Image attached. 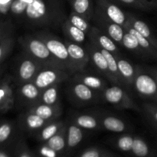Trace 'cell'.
Masks as SVG:
<instances>
[{"label": "cell", "mask_w": 157, "mask_h": 157, "mask_svg": "<svg viewBox=\"0 0 157 157\" xmlns=\"http://www.w3.org/2000/svg\"><path fill=\"white\" fill-rule=\"evenodd\" d=\"M117 61L118 70L120 75L124 81L127 90H133V81L136 75L137 65H133L127 59L124 58L121 55H115Z\"/></svg>", "instance_id": "15"}, {"label": "cell", "mask_w": 157, "mask_h": 157, "mask_svg": "<svg viewBox=\"0 0 157 157\" xmlns=\"http://www.w3.org/2000/svg\"><path fill=\"white\" fill-rule=\"evenodd\" d=\"M12 133V127L9 124H4L0 126V143L6 141Z\"/></svg>", "instance_id": "36"}, {"label": "cell", "mask_w": 157, "mask_h": 157, "mask_svg": "<svg viewBox=\"0 0 157 157\" xmlns=\"http://www.w3.org/2000/svg\"><path fill=\"white\" fill-rule=\"evenodd\" d=\"M50 122H52V121H48L46 120H44L38 115L31 113L29 111H27V113L24 114L22 120L25 128L28 131L33 132V133H38L46 124Z\"/></svg>", "instance_id": "25"}, {"label": "cell", "mask_w": 157, "mask_h": 157, "mask_svg": "<svg viewBox=\"0 0 157 157\" xmlns=\"http://www.w3.org/2000/svg\"><path fill=\"white\" fill-rule=\"evenodd\" d=\"M100 121L102 129L113 133H124L130 131L131 127L125 121L118 117L103 111H94Z\"/></svg>", "instance_id": "12"}, {"label": "cell", "mask_w": 157, "mask_h": 157, "mask_svg": "<svg viewBox=\"0 0 157 157\" xmlns=\"http://www.w3.org/2000/svg\"><path fill=\"white\" fill-rule=\"evenodd\" d=\"M84 138L83 129L75 124L71 120L66 121V142L68 148H75Z\"/></svg>", "instance_id": "21"}, {"label": "cell", "mask_w": 157, "mask_h": 157, "mask_svg": "<svg viewBox=\"0 0 157 157\" xmlns=\"http://www.w3.org/2000/svg\"><path fill=\"white\" fill-rule=\"evenodd\" d=\"M27 111L35 113L48 121H54L59 119L60 117L61 116L62 109H61V104L55 106L36 104L28 109Z\"/></svg>", "instance_id": "17"}, {"label": "cell", "mask_w": 157, "mask_h": 157, "mask_svg": "<svg viewBox=\"0 0 157 157\" xmlns=\"http://www.w3.org/2000/svg\"><path fill=\"white\" fill-rule=\"evenodd\" d=\"M2 55H3V47L0 46V59H1L2 57Z\"/></svg>", "instance_id": "43"}, {"label": "cell", "mask_w": 157, "mask_h": 157, "mask_svg": "<svg viewBox=\"0 0 157 157\" xmlns=\"http://www.w3.org/2000/svg\"><path fill=\"white\" fill-rule=\"evenodd\" d=\"M12 0H0V10L6 12L9 8V6L12 4Z\"/></svg>", "instance_id": "40"}, {"label": "cell", "mask_w": 157, "mask_h": 157, "mask_svg": "<svg viewBox=\"0 0 157 157\" xmlns=\"http://www.w3.org/2000/svg\"><path fill=\"white\" fill-rule=\"evenodd\" d=\"M131 151L135 156L138 157H145L149 153V147L144 140L140 137H134Z\"/></svg>", "instance_id": "31"}, {"label": "cell", "mask_w": 157, "mask_h": 157, "mask_svg": "<svg viewBox=\"0 0 157 157\" xmlns=\"http://www.w3.org/2000/svg\"><path fill=\"white\" fill-rule=\"evenodd\" d=\"M96 8L110 21L124 27L127 22L128 17L117 5L110 0H96Z\"/></svg>", "instance_id": "11"}, {"label": "cell", "mask_w": 157, "mask_h": 157, "mask_svg": "<svg viewBox=\"0 0 157 157\" xmlns=\"http://www.w3.org/2000/svg\"><path fill=\"white\" fill-rule=\"evenodd\" d=\"M119 3L123 4L124 6H129V7L134 8V9H140L144 11H148L149 9L146 7L140 0H117Z\"/></svg>", "instance_id": "35"}, {"label": "cell", "mask_w": 157, "mask_h": 157, "mask_svg": "<svg viewBox=\"0 0 157 157\" xmlns=\"http://www.w3.org/2000/svg\"><path fill=\"white\" fill-rule=\"evenodd\" d=\"M133 90L141 98L157 102V82L148 71H145L139 65H137Z\"/></svg>", "instance_id": "6"}, {"label": "cell", "mask_w": 157, "mask_h": 157, "mask_svg": "<svg viewBox=\"0 0 157 157\" xmlns=\"http://www.w3.org/2000/svg\"><path fill=\"white\" fill-rule=\"evenodd\" d=\"M156 106H157V104H156Z\"/></svg>", "instance_id": "46"}, {"label": "cell", "mask_w": 157, "mask_h": 157, "mask_svg": "<svg viewBox=\"0 0 157 157\" xmlns=\"http://www.w3.org/2000/svg\"><path fill=\"white\" fill-rule=\"evenodd\" d=\"M42 90H40L32 81L21 85L19 93L21 99L27 105L28 109L38 104Z\"/></svg>", "instance_id": "19"}, {"label": "cell", "mask_w": 157, "mask_h": 157, "mask_svg": "<svg viewBox=\"0 0 157 157\" xmlns=\"http://www.w3.org/2000/svg\"><path fill=\"white\" fill-rule=\"evenodd\" d=\"M22 43L26 52L45 67H58L64 70L62 65L51 53L45 43L35 33L26 36Z\"/></svg>", "instance_id": "3"}, {"label": "cell", "mask_w": 157, "mask_h": 157, "mask_svg": "<svg viewBox=\"0 0 157 157\" xmlns=\"http://www.w3.org/2000/svg\"><path fill=\"white\" fill-rule=\"evenodd\" d=\"M134 137L130 134H124L117 138L116 141L117 147L124 152L131 151Z\"/></svg>", "instance_id": "32"}, {"label": "cell", "mask_w": 157, "mask_h": 157, "mask_svg": "<svg viewBox=\"0 0 157 157\" xmlns=\"http://www.w3.org/2000/svg\"><path fill=\"white\" fill-rule=\"evenodd\" d=\"M69 119L83 130H97L102 129L99 119L94 113H74Z\"/></svg>", "instance_id": "18"}, {"label": "cell", "mask_w": 157, "mask_h": 157, "mask_svg": "<svg viewBox=\"0 0 157 157\" xmlns=\"http://www.w3.org/2000/svg\"><path fill=\"white\" fill-rule=\"evenodd\" d=\"M124 29L137 38L141 48L147 55V58L157 60V48L148 39H147L145 37L143 36L137 31L135 30L128 22H127V24L124 26Z\"/></svg>", "instance_id": "23"}, {"label": "cell", "mask_w": 157, "mask_h": 157, "mask_svg": "<svg viewBox=\"0 0 157 157\" xmlns=\"http://www.w3.org/2000/svg\"><path fill=\"white\" fill-rule=\"evenodd\" d=\"M147 71H149V73L155 78L156 81L157 82V67H150L147 68Z\"/></svg>", "instance_id": "41"}, {"label": "cell", "mask_w": 157, "mask_h": 157, "mask_svg": "<svg viewBox=\"0 0 157 157\" xmlns=\"http://www.w3.org/2000/svg\"><path fill=\"white\" fill-rule=\"evenodd\" d=\"M44 144L55 151L58 152V153L63 151L67 146V142H66V123L64 127L57 134H55V136L50 138L48 140L46 141Z\"/></svg>", "instance_id": "29"}, {"label": "cell", "mask_w": 157, "mask_h": 157, "mask_svg": "<svg viewBox=\"0 0 157 157\" xmlns=\"http://www.w3.org/2000/svg\"><path fill=\"white\" fill-rule=\"evenodd\" d=\"M0 157H9L6 153H2V152H0Z\"/></svg>", "instance_id": "44"}, {"label": "cell", "mask_w": 157, "mask_h": 157, "mask_svg": "<svg viewBox=\"0 0 157 157\" xmlns=\"http://www.w3.org/2000/svg\"><path fill=\"white\" fill-rule=\"evenodd\" d=\"M67 19L73 25H75V27L78 28L79 29L82 30L86 34H88V32H90V29L92 27L91 24H90L89 20L84 18V17L81 16V15H78V14L72 12V11L70 13V15H69V16L67 18Z\"/></svg>", "instance_id": "30"}, {"label": "cell", "mask_w": 157, "mask_h": 157, "mask_svg": "<svg viewBox=\"0 0 157 157\" xmlns=\"http://www.w3.org/2000/svg\"><path fill=\"white\" fill-rule=\"evenodd\" d=\"M127 17H128L127 22L135 30L137 31L143 36L145 37L147 39H148L157 48V38L156 35L153 34V32H152L151 29L148 25V24L144 21H143V20L136 18L131 13H127Z\"/></svg>", "instance_id": "20"}, {"label": "cell", "mask_w": 157, "mask_h": 157, "mask_svg": "<svg viewBox=\"0 0 157 157\" xmlns=\"http://www.w3.org/2000/svg\"><path fill=\"white\" fill-rule=\"evenodd\" d=\"M102 101L111 104L120 110H133L140 111V108L127 90L121 86L113 84L108 86L101 94Z\"/></svg>", "instance_id": "5"}, {"label": "cell", "mask_w": 157, "mask_h": 157, "mask_svg": "<svg viewBox=\"0 0 157 157\" xmlns=\"http://www.w3.org/2000/svg\"><path fill=\"white\" fill-rule=\"evenodd\" d=\"M61 30H62L64 36L69 41L79 44L86 42V40L87 38V34L73 25L71 23L69 22L67 18L61 25Z\"/></svg>", "instance_id": "22"}, {"label": "cell", "mask_w": 157, "mask_h": 157, "mask_svg": "<svg viewBox=\"0 0 157 157\" xmlns=\"http://www.w3.org/2000/svg\"><path fill=\"white\" fill-rule=\"evenodd\" d=\"M72 12L90 21L94 13V8L90 0H70Z\"/></svg>", "instance_id": "26"}, {"label": "cell", "mask_w": 157, "mask_h": 157, "mask_svg": "<svg viewBox=\"0 0 157 157\" xmlns=\"http://www.w3.org/2000/svg\"><path fill=\"white\" fill-rule=\"evenodd\" d=\"M39 153L42 157H57L58 152L55 151L44 144L39 149Z\"/></svg>", "instance_id": "37"}, {"label": "cell", "mask_w": 157, "mask_h": 157, "mask_svg": "<svg viewBox=\"0 0 157 157\" xmlns=\"http://www.w3.org/2000/svg\"><path fill=\"white\" fill-rule=\"evenodd\" d=\"M23 15L33 29L61 27L67 18L57 0H31Z\"/></svg>", "instance_id": "1"}, {"label": "cell", "mask_w": 157, "mask_h": 157, "mask_svg": "<svg viewBox=\"0 0 157 157\" xmlns=\"http://www.w3.org/2000/svg\"><path fill=\"white\" fill-rule=\"evenodd\" d=\"M72 78L83 83L86 86L91 88L92 90L99 93L100 94H101L103 91L109 86L107 81L101 78V77L85 73L84 71L74 74Z\"/></svg>", "instance_id": "16"}, {"label": "cell", "mask_w": 157, "mask_h": 157, "mask_svg": "<svg viewBox=\"0 0 157 157\" xmlns=\"http://www.w3.org/2000/svg\"><path fill=\"white\" fill-rule=\"evenodd\" d=\"M70 74L66 71L58 67H46L41 69L32 82L40 89L43 90L51 86L61 84L63 81L70 78Z\"/></svg>", "instance_id": "7"}, {"label": "cell", "mask_w": 157, "mask_h": 157, "mask_svg": "<svg viewBox=\"0 0 157 157\" xmlns=\"http://www.w3.org/2000/svg\"><path fill=\"white\" fill-rule=\"evenodd\" d=\"M87 39L98 47L111 52L114 55H121L118 45L102 30L95 25H92L87 34Z\"/></svg>", "instance_id": "13"}, {"label": "cell", "mask_w": 157, "mask_h": 157, "mask_svg": "<svg viewBox=\"0 0 157 157\" xmlns=\"http://www.w3.org/2000/svg\"><path fill=\"white\" fill-rule=\"evenodd\" d=\"M123 47L130 52H133L141 58H148L141 48L137 38L125 29H124V35L123 38Z\"/></svg>", "instance_id": "28"}, {"label": "cell", "mask_w": 157, "mask_h": 157, "mask_svg": "<svg viewBox=\"0 0 157 157\" xmlns=\"http://www.w3.org/2000/svg\"><path fill=\"white\" fill-rule=\"evenodd\" d=\"M45 66L26 52V56L21 59L18 67V78L21 84L34 80L37 74Z\"/></svg>", "instance_id": "9"}, {"label": "cell", "mask_w": 157, "mask_h": 157, "mask_svg": "<svg viewBox=\"0 0 157 157\" xmlns=\"http://www.w3.org/2000/svg\"><path fill=\"white\" fill-rule=\"evenodd\" d=\"M19 157H32V156H31L28 152L24 151L23 153H21V155H20Z\"/></svg>", "instance_id": "42"}, {"label": "cell", "mask_w": 157, "mask_h": 157, "mask_svg": "<svg viewBox=\"0 0 157 157\" xmlns=\"http://www.w3.org/2000/svg\"><path fill=\"white\" fill-rule=\"evenodd\" d=\"M101 153L98 149L90 148L81 153L80 157H101Z\"/></svg>", "instance_id": "38"}, {"label": "cell", "mask_w": 157, "mask_h": 157, "mask_svg": "<svg viewBox=\"0 0 157 157\" xmlns=\"http://www.w3.org/2000/svg\"><path fill=\"white\" fill-rule=\"evenodd\" d=\"M60 84H55L41 91L38 104H47V105L51 106L58 105L61 104L59 101Z\"/></svg>", "instance_id": "27"}, {"label": "cell", "mask_w": 157, "mask_h": 157, "mask_svg": "<svg viewBox=\"0 0 157 157\" xmlns=\"http://www.w3.org/2000/svg\"><path fill=\"white\" fill-rule=\"evenodd\" d=\"M143 110L145 114L150 119V121L157 123V106L156 104L144 103L142 105Z\"/></svg>", "instance_id": "33"}, {"label": "cell", "mask_w": 157, "mask_h": 157, "mask_svg": "<svg viewBox=\"0 0 157 157\" xmlns=\"http://www.w3.org/2000/svg\"><path fill=\"white\" fill-rule=\"evenodd\" d=\"M146 7L151 10L153 9H157V0H140Z\"/></svg>", "instance_id": "39"}, {"label": "cell", "mask_w": 157, "mask_h": 157, "mask_svg": "<svg viewBox=\"0 0 157 157\" xmlns=\"http://www.w3.org/2000/svg\"><path fill=\"white\" fill-rule=\"evenodd\" d=\"M92 21L95 26L108 35L118 46L123 47V38L124 35V29L123 26L110 21L96 7L94 8Z\"/></svg>", "instance_id": "8"}, {"label": "cell", "mask_w": 157, "mask_h": 157, "mask_svg": "<svg viewBox=\"0 0 157 157\" xmlns=\"http://www.w3.org/2000/svg\"><path fill=\"white\" fill-rule=\"evenodd\" d=\"M66 94L71 104L77 107H84L102 101L101 94L72 78L66 88Z\"/></svg>", "instance_id": "4"}, {"label": "cell", "mask_w": 157, "mask_h": 157, "mask_svg": "<svg viewBox=\"0 0 157 157\" xmlns=\"http://www.w3.org/2000/svg\"><path fill=\"white\" fill-rule=\"evenodd\" d=\"M151 122H152V124H153V125L155 126V127H157V123H156V122H153V121H151Z\"/></svg>", "instance_id": "45"}, {"label": "cell", "mask_w": 157, "mask_h": 157, "mask_svg": "<svg viewBox=\"0 0 157 157\" xmlns=\"http://www.w3.org/2000/svg\"><path fill=\"white\" fill-rule=\"evenodd\" d=\"M85 48L87 49L89 55L90 62L101 73V75L112 83V77L109 71L107 60L99 48L90 41H87L85 44Z\"/></svg>", "instance_id": "14"}, {"label": "cell", "mask_w": 157, "mask_h": 157, "mask_svg": "<svg viewBox=\"0 0 157 157\" xmlns=\"http://www.w3.org/2000/svg\"><path fill=\"white\" fill-rule=\"evenodd\" d=\"M69 57L73 65L75 74L84 71L85 67L90 62V58L85 48H83L81 44L71 41L69 40H64Z\"/></svg>", "instance_id": "10"}, {"label": "cell", "mask_w": 157, "mask_h": 157, "mask_svg": "<svg viewBox=\"0 0 157 157\" xmlns=\"http://www.w3.org/2000/svg\"><path fill=\"white\" fill-rule=\"evenodd\" d=\"M65 123L66 121L59 119L48 123L37 133V138L39 140L46 142L50 138L57 134L64 127Z\"/></svg>", "instance_id": "24"}, {"label": "cell", "mask_w": 157, "mask_h": 157, "mask_svg": "<svg viewBox=\"0 0 157 157\" xmlns=\"http://www.w3.org/2000/svg\"><path fill=\"white\" fill-rule=\"evenodd\" d=\"M27 5L28 3L25 2L21 0H14L10 6V10L15 15L21 16L24 14Z\"/></svg>", "instance_id": "34"}, {"label": "cell", "mask_w": 157, "mask_h": 157, "mask_svg": "<svg viewBox=\"0 0 157 157\" xmlns=\"http://www.w3.org/2000/svg\"><path fill=\"white\" fill-rule=\"evenodd\" d=\"M35 34L45 43L51 53L62 65L64 70L73 75L75 74V70L64 41L61 40L57 35L47 30H40Z\"/></svg>", "instance_id": "2"}]
</instances>
